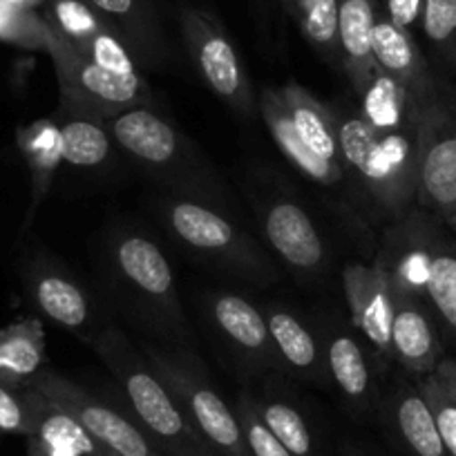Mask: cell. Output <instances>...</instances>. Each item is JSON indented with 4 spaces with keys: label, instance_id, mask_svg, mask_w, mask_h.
Returning <instances> with one entry per match:
<instances>
[{
    "label": "cell",
    "instance_id": "32",
    "mask_svg": "<svg viewBox=\"0 0 456 456\" xmlns=\"http://www.w3.org/2000/svg\"><path fill=\"white\" fill-rule=\"evenodd\" d=\"M420 29L434 54L456 72V0H425Z\"/></svg>",
    "mask_w": 456,
    "mask_h": 456
},
{
    "label": "cell",
    "instance_id": "2",
    "mask_svg": "<svg viewBox=\"0 0 456 456\" xmlns=\"http://www.w3.org/2000/svg\"><path fill=\"white\" fill-rule=\"evenodd\" d=\"M338 128L340 161L385 215L403 219L411 213L419 191L414 133L380 134L358 108L331 105Z\"/></svg>",
    "mask_w": 456,
    "mask_h": 456
},
{
    "label": "cell",
    "instance_id": "40",
    "mask_svg": "<svg viewBox=\"0 0 456 456\" xmlns=\"http://www.w3.org/2000/svg\"><path fill=\"white\" fill-rule=\"evenodd\" d=\"M7 3L16 7H23V10H37V7L43 5L45 0H7Z\"/></svg>",
    "mask_w": 456,
    "mask_h": 456
},
{
    "label": "cell",
    "instance_id": "36",
    "mask_svg": "<svg viewBox=\"0 0 456 456\" xmlns=\"http://www.w3.org/2000/svg\"><path fill=\"white\" fill-rule=\"evenodd\" d=\"M414 383L419 385L425 401H428L429 410H432L438 434H441L447 454L456 456V401L450 396V392L438 383V379L434 374L414 380Z\"/></svg>",
    "mask_w": 456,
    "mask_h": 456
},
{
    "label": "cell",
    "instance_id": "43",
    "mask_svg": "<svg viewBox=\"0 0 456 456\" xmlns=\"http://www.w3.org/2000/svg\"><path fill=\"white\" fill-rule=\"evenodd\" d=\"M347 456H365V454H358V452H349Z\"/></svg>",
    "mask_w": 456,
    "mask_h": 456
},
{
    "label": "cell",
    "instance_id": "35",
    "mask_svg": "<svg viewBox=\"0 0 456 456\" xmlns=\"http://www.w3.org/2000/svg\"><path fill=\"white\" fill-rule=\"evenodd\" d=\"M235 414H238L240 428H242L244 441H247L251 456H293L278 438L271 434V429L262 423L257 411L253 410L248 392H242L235 403Z\"/></svg>",
    "mask_w": 456,
    "mask_h": 456
},
{
    "label": "cell",
    "instance_id": "5",
    "mask_svg": "<svg viewBox=\"0 0 456 456\" xmlns=\"http://www.w3.org/2000/svg\"><path fill=\"white\" fill-rule=\"evenodd\" d=\"M416 206L450 224L456 206V92L443 78L416 99Z\"/></svg>",
    "mask_w": 456,
    "mask_h": 456
},
{
    "label": "cell",
    "instance_id": "15",
    "mask_svg": "<svg viewBox=\"0 0 456 456\" xmlns=\"http://www.w3.org/2000/svg\"><path fill=\"white\" fill-rule=\"evenodd\" d=\"M210 314L224 340L238 352L240 358L257 370H282L266 315L238 293L210 296Z\"/></svg>",
    "mask_w": 456,
    "mask_h": 456
},
{
    "label": "cell",
    "instance_id": "17",
    "mask_svg": "<svg viewBox=\"0 0 456 456\" xmlns=\"http://www.w3.org/2000/svg\"><path fill=\"white\" fill-rule=\"evenodd\" d=\"M371 56L376 68L396 78L414 94V99L429 94L441 81V77L429 68L411 32L398 28L383 10L376 16L374 32H371Z\"/></svg>",
    "mask_w": 456,
    "mask_h": 456
},
{
    "label": "cell",
    "instance_id": "31",
    "mask_svg": "<svg viewBox=\"0 0 456 456\" xmlns=\"http://www.w3.org/2000/svg\"><path fill=\"white\" fill-rule=\"evenodd\" d=\"M61 146H63V161L78 168L101 166L110 157V137L105 124L94 119H65L59 124Z\"/></svg>",
    "mask_w": 456,
    "mask_h": 456
},
{
    "label": "cell",
    "instance_id": "29",
    "mask_svg": "<svg viewBox=\"0 0 456 456\" xmlns=\"http://www.w3.org/2000/svg\"><path fill=\"white\" fill-rule=\"evenodd\" d=\"M287 14L320 59L340 69V43H338V0H291Z\"/></svg>",
    "mask_w": 456,
    "mask_h": 456
},
{
    "label": "cell",
    "instance_id": "33",
    "mask_svg": "<svg viewBox=\"0 0 456 456\" xmlns=\"http://www.w3.org/2000/svg\"><path fill=\"white\" fill-rule=\"evenodd\" d=\"M0 41L19 45L23 50L47 52L50 43V28L45 19L37 14V10L10 5L7 0H0Z\"/></svg>",
    "mask_w": 456,
    "mask_h": 456
},
{
    "label": "cell",
    "instance_id": "21",
    "mask_svg": "<svg viewBox=\"0 0 456 456\" xmlns=\"http://www.w3.org/2000/svg\"><path fill=\"white\" fill-rule=\"evenodd\" d=\"M121 41L139 68H159L166 59L164 34L151 0H86Z\"/></svg>",
    "mask_w": 456,
    "mask_h": 456
},
{
    "label": "cell",
    "instance_id": "3",
    "mask_svg": "<svg viewBox=\"0 0 456 456\" xmlns=\"http://www.w3.org/2000/svg\"><path fill=\"white\" fill-rule=\"evenodd\" d=\"M105 128L121 151L161 182L204 200L217 195L210 168L197 155L191 139L164 114L139 105L105 121Z\"/></svg>",
    "mask_w": 456,
    "mask_h": 456
},
{
    "label": "cell",
    "instance_id": "16",
    "mask_svg": "<svg viewBox=\"0 0 456 456\" xmlns=\"http://www.w3.org/2000/svg\"><path fill=\"white\" fill-rule=\"evenodd\" d=\"M25 394L29 403L28 456H117L32 385L25 383Z\"/></svg>",
    "mask_w": 456,
    "mask_h": 456
},
{
    "label": "cell",
    "instance_id": "37",
    "mask_svg": "<svg viewBox=\"0 0 456 456\" xmlns=\"http://www.w3.org/2000/svg\"><path fill=\"white\" fill-rule=\"evenodd\" d=\"M29 432V403L25 385L0 383V434H19L28 436Z\"/></svg>",
    "mask_w": 456,
    "mask_h": 456
},
{
    "label": "cell",
    "instance_id": "23",
    "mask_svg": "<svg viewBox=\"0 0 456 456\" xmlns=\"http://www.w3.org/2000/svg\"><path fill=\"white\" fill-rule=\"evenodd\" d=\"M265 315L284 371L311 383H327V361L318 336L296 314L282 306H269Z\"/></svg>",
    "mask_w": 456,
    "mask_h": 456
},
{
    "label": "cell",
    "instance_id": "38",
    "mask_svg": "<svg viewBox=\"0 0 456 456\" xmlns=\"http://www.w3.org/2000/svg\"><path fill=\"white\" fill-rule=\"evenodd\" d=\"M425 10V0H385V14L389 16V20L398 25V28L411 29L416 25H420V16Z\"/></svg>",
    "mask_w": 456,
    "mask_h": 456
},
{
    "label": "cell",
    "instance_id": "6",
    "mask_svg": "<svg viewBox=\"0 0 456 456\" xmlns=\"http://www.w3.org/2000/svg\"><path fill=\"white\" fill-rule=\"evenodd\" d=\"M143 354L215 456H251L235 410L224 403L204 367L186 349L146 345Z\"/></svg>",
    "mask_w": 456,
    "mask_h": 456
},
{
    "label": "cell",
    "instance_id": "41",
    "mask_svg": "<svg viewBox=\"0 0 456 456\" xmlns=\"http://www.w3.org/2000/svg\"><path fill=\"white\" fill-rule=\"evenodd\" d=\"M447 226H450V231H452V233L456 235V206H454V213H452V217H450V224H447Z\"/></svg>",
    "mask_w": 456,
    "mask_h": 456
},
{
    "label": "cell",
    "instance_id": "14",
    "mask_svg": "<svg viewBox=\"0 0 456 456\" xmlns=\"http://www.w3.org/2000/svg\"><path fill=\"white\" fill-rule=\"evenodd\" d=\"M324 361H327L329 380L336 385L352 411H367L379 394V358L371 356L367 342L347 327L331 324L322 336Z\"/></svg>",
    "mask_w": 456,
    "mask_h": 456
},
{
    "label": "cell",
    "instance_id": "28",
    "mask_svg": "<svg viewBox=\"0 0 456 456\" xmlns=\"http://www.w3.org/2000/svg\"><path fill=\"white\" fill-rule=\"evenodd\" d=\"M20 152L25 157L29 173H32V206L29 217L37 213L38 204L47 195L52 186L56 168L63 161V146H61V128L52 119H38L29 126H23L16 133Z\"/></svg>",
    "mask_w": 456,
    "mask_h": 456
},
{
    "label": "cell",
    "instance_id": "19",
    "mask_svg": "<svg viewBox=\"0 0 456 456\" xmlns=\"http://www.w3.org/2000/svg\"><path fill=\"white\" fill-rule=\"evenodd\" d=\"M28 291L34 306L45 318L69 331L86 333L92 338L94 311L86 289L74 282L68 273L52 265H34L28 273Z\"/></svg>",
    "mask_w": 456,
    "mask_h": 456
},
{
    "label": "cell",
    "instance_id": "22",
    "mask_svg": "<svg viewBox=\"0 0 456 456\" xmlns=\"http://www.w3.org/2000/svg\"><path fill=\"white\" fill-rule=\"evenodd\" d=\"M379 12V0H338L340 69L352 83L354 94H358L376 72L374 56H371V32Z\"/></svg>",
    "mask_w": 456,
    "mask_h": 456
},
{
    "label": "cell",
    "instance_id": "39",
    "mask_svg": "<svg viewBox=\"0 0 456 456\" xmlns=\"http://www.w3.org/2000/svg\"><path fill=\"white\" fill-rule=\"evenodd\" d=\"M434 376L438 379V383L450 392V396L456 401V356H445L438 367L434 370Z\"/></svg>",
    "mask_w": 456,
    "mask_h": 456
},
{
    "label": "cell",
    "instance_id": "8",
    "mask_svg": "<svg viewBox=\"0 0 456 456\" xmlns=\"http://www.w3.org/2000/svg\"><path fill=\"white\" fill-rule=\"evenodd\" d=\"M112 269L139 314L166 338L186 345L188 322L179 302L173 269L164 251L143 233H121L112 244Z\"/></svg>",
    "mask_w": 456,
    "mask_h": 456
},
{
    "label": "cell",
    "instance_id": "26",
    "mask_svg": "<svg viewBox=\"0 0 456 456\" xmlns=\"http://www.w3.org/2000/svg\"><path fill=\"white\" fill-rule=\"evenodd\" d=\"M45 329L32 315L0 329V383L32 380L45 365Z\"/></svg>",
    "mask_w": 456,
    "mask_h": 456
},
{
    "label": "cell",
    "instance_id": "30",
    "mask_svg": "<svg viewBox=\"0 0 456 456\" xmlns=\"http://www.w3.org/2000/svg\"><path fill=\"white\" fill-rule=\"evenodd\" d=\"M251 405L262 419V423L293 456H318L309 423L293 403L284 401V398L251 396Z\"/></svg>",
    "mask_w": 456,
    "mask_h": 456
},
{
    "label": "cell",
    "instance_id": "24",
    "mask_svg": "<svg viewBox=\"0 0 456 456\" xmlns=\"http://www.w3.org/2000/svg\"><path fill=\"white\" fill-rule=\"evenodd\" d=\"M358 112L380 134L414 133L416 99L396 78L376 68L370 81L358 92Z\"/></svg>",
    "mask_w": 456,
    "mask_h": 456
},
{
    "label": "cell",
    "instance_id": "11",
    "mask_svg": "<svg viewBox=\"0 0 456 456\" xmlns=\"http://www.w3.org/2000/svg\"><path fill=\"white\" fill-rule=\"evenodd\" d=\"M342 287L356 331L379 358L380 367L392 361L394 293L387 273L379 265L349 262L342 271Z\"/></svg>",
    "mask_w": 456,
    "mask_h": 456
},
{
    "label": "cell",
    "instance_id": "9",
    "mask_svg": "<svg viewBox=\"0 0 456 456\" xmlns=\"http://www.w3.org/2000/svg\"><path fill=\"white\" fill-rule=\"evenodd\" d=\"M179 28L208 90L244 121L256 119L260 112L247 65L224 25L208 10L186 5L179 10Z\"/></svg>",
    "mask_w": 456,
    "mask_h": 456
},
{
    "label": "cell",
    "instance_id": "10",
    "mask_svg": "<svg viewBox=\"0 0 456 456\" xmlns=\"http://www.w3.org/2000/svg\"><path fill=\"white\" fill-rule=\"evenodd\" d=\"M28 385L74 416L83 429L117 456H166L133 419L110 407L68 376L43 367L32 380H28Z\"/></svg>",
    "mask_w": 456,
    "mask_h": 456
},
{
    "label": "cell",
    "instance_id": "13",
    "mask_svg": "<svg viewBox=\"0 0 456 456\" xmlns=\"http://www.w3.org/2000/svg\"><path fill=\"white\" fill-rule=\"evenodd\" d=\"M262 231L280 260L297 275H315L327 265L322 235L305 206L289 197L269 201L262 213Z\"/></svg>",
    "mask_w": 456,
    "mask_h": 456
},
{
    "label": "cell",
    "instance_id": "18",
    "mask_svg": "<svg viewBox=\"0 0 456 456\" xmlns=\"http://www.w3.org/2000/svg\"><path fill=\"white\" fill-rule=\"evenodd\" d=\"M257 112L265 119L278 151L282 152L284 159L297 173H302L311 182L320 183V186H338L345 179L347 170H345V166L340 161H329L324 157L315 155L302 142L280 87H266V90H262L260 99H257Z\"/></svg>",
    "mask_w": 456,
    "mask_h": 456
},
{
    "label": "cell",
    "instance_id": "12",
    "mask_svg": "<svg viewBox=\"0 0 456 456\" xmlns=\"http://www.w3.org/2000/svg\"><path fill=\"white\" fill-rule=\"evenodd\" d=\"M392 361L414 380L434 374L443 352L438 320L420 296L394 287Z\"/></svg>",
    "mask_w": 456,
    "mask_h": 456
},
{
    "label": "cell",
    "instance_id": "20",
    "mask_svg": "<svg viewBox=\"0 0 456 456\" xmlns=\"http://www.w3.org/2000/svg\"><path fill=\"white\" fill-rule=\"evenodd\" d=\"M389 434L405 456H450L436 420L416 383L401 385L383 407Z\"/></svg>",
    "mask_w": 456,
    "mask_h": 456
},
{
    "label": "cell",
    "instance_id": "25",
    "mask_svg": "<svg viewBox=\"0 0 456 456\" xmlns=\"http://www.w3.org/2000/svg\"><path fill=\"white\" fill-rule=\"evenodd\" d=\"M447 228L441 219L434 226L423 297L456 345V240L447 233Z\"/></svg>",
    "mask_w": 456,
    "mask_h": 456
},
{
    "label": "cell",
    "instance_id": "27",
    "mask_svg": "<svg viewBox=\"0 0 456 456\" xmlns=\"http://www.w3.org/2000/svg\"><path fill=\"white\" fill-rule=\"evenodd\" d=\"M280 90H282L287 108L293 117V124H296L306 148L329 161H340L336 117H333L331 105L322 103L318 96L311 94L305 86L296 81H289Z\"/></svg>",
    "mask_w": 456,
    "mask_h": 456
},
{
    "label": "cell",
    "instance_id": "7",
    "mask_svg": "<svg viewBox=\"0 0 456 456\" xmlns=\"http://www.w3.org/2000/svg\"><path fill=\"white\" fill-rule=\"evenodd\" d=\"M164 219L179 242L219 262L235 275L256 284H271L278 278L265 248L213 206L200 200L170 197L164 204Z\"/></svg>",
    "mask_w": 456,
    "mask_h": 456
},
{
    "label": "cell",
    "instance_id": "34",
    "mask_svg": "<svg viewBox=\"0 0 456 456\" xmlns=\"http://www.w3.org/2000/svg\"><path fill=\"white\" fill-rule=\"evenodd\" d=\"M74 50H78L83 56L94 61V63L101 65V68L112 69V72L142 74V68H139L133 52L128 50V45H126V43L108 28V25H105L103 29H99L90 41L83 43L81 47H74Z\"/></svg>",
    "mask_w": 456,
    "mask_h": 456
},
{
    "label": "cell",
    "instance_id": "1",
    "mask_svg": "<svg viewBox=\"0 0 456 456\" xmlns=\"http://www.w3.org/2000/svg\"><path fill=\"white\" fill-rule=\"evenodd\" d=\"M87 342L119 383L139 428L166 456H215L146 354L137 352L119 329H101Z\"/></svg>",
    "mask_w": 456,
    "mask_h": 456
},
{
    "label": "cell",
    "instance_id": "42",
    "mask_svg": "<svg viewBox=\"0 0 456 456\" xmlns=\"http://www.w3.org/2000/svg\"><path fill=\"white\" fill-rule=\"evenodd\" d=\"M278 3H280V5H282V10L287 12L289 10V3H291V0H278Z\"/></svg>",
    "mask_w": 456,
    "mask_h": 456
},
{
    "label": "cell",
    "instance_id": "4",
    "mask_svg": "<svg viewBox=\"0 0 456 456\" xmlns=\"http://www.w3.org/2000/svg\"><path fill=\"white\" fill-rule=\"evenodd\" d=\"M47 54L59 78L61 112L69 119H94L105 124L126 110L148 105L151 87L143 74H119L101 68L52 29Z\"/></svg>",
    "mask_w": 456,
    "mask_h": 456
}]
</instances>
